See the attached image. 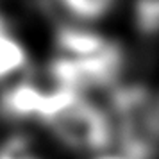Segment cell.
<instances>
[{"label": "cell", "instance_id": "1", "mask_svg": "<svg viewBox=\"0 0 159 159\" xmlns=\"http://www.w3.org/2000/svg\"><path fill=\"white\" fill-rule=\"evenodd\" d=\"M45 129L66 150L75 154H95L113 148L116 143V127L107 107L82 95L72 106L45 122Z\"/></svg>", "mask_w": 159, "mask_h": 159}, {"label": "cell", "instance_id": "2", "mask_svg": "<svg viewBox=\"0 0 159 159\" xmlns=\"http://www.w3.org/2000/svg\"><path fill=\"white\" fill-rule=\"evenodd\" d=\"M118 41L102 34L88 23L63 22L54 30L56 54L68 57H93L116 47Z\"/></svg>", "mask_w": 159, "mask_h": 159}, {"label": "cell", "instance_id": "3", "mask_svg": "<svg viewBox=\"0 0 159 159\" xmlns=\"http://www.w3.org/2000/svg\"><path fill=\"white\" fill-rule=\"evenodd\" d=\"M32 59L27 45L11 29L0 32V86L30 73Z\"/></svg>", "mask_w": 159, "mask_h": 159}, {"label": "cell", "instance_id": "4", "mask_svg": "<svg viewBox=\"0 0 159 159\" xmlns=\"http://www.w3.org/2000/svg\"><path fill=\"white\" fill-rule=\"evenodd\" d=\"M57 9H61L70 22L77 23H93L104 20L115 9L118 0H50Z\"/></svg>", "mask_w": 159, "mask_h": 159}, {"label": "cell", "instance_id": "5", "mask_svg": "<svg viewBox=\"0 0 159 159\" xmlns=\"http://www.w3.org/2000/svg\"><path fill=\"white\" fill-rule=\"evenodd\" d=\"M132 22L141 36L159 34V0H134Z\"/></svg>", "mask_w": 159, "mask_h": 159}, {"label": "cell", "instance_id": "6", "mask_svg": "<svg viewBox=\"0 0 159 159\" xmlns=\"http://www.w3.org/2000/svg\"><path fill=\"white\" fill-rule=\"evenodd\" d=\"M0 159H43L25 132H15L0 143Z\"/></svg>", "mask_w": 159, "mask_h": 159}, {"label": "cell", "instance_id": "7", "mask_svg": "<svg viewBox=\"0 0 159 159\" xmlns=\"http://www.w3.org/2000/svg\"><path fill=\"white\" fill-rule=\"evenodd\" d=\"M89 159H134V157H130V156H127L125 152L122 150H113V148H109V150H104L100 152V154H95V156H91Z\"/></svg>", "mask_w": 159, "mask_h": 159}, {"label": "cell", "instance_id": "8", "mask_svg": "<svg viewBox=\"0 0 159 159\" xmlns=\"http://www.w3.org/2000/svg\"><path fill=\"white\" fill-rule=\"evenodd\" d=\"M7 29H11V25H9V20H7V16L4 15L2 11H0V32L2 30H7Z\"/></svg>", "mask_w": 159, "mask_h": 159}, {"label": "cell", "instance_id": "9", "mask_svg": "<svg viewBox=\"0 0 159 159\" xmlns=\"http://www.w3.org/2000/svg\"><path fill=\"white\" fill-rule=\"evenodd\" d=\"M38 2H45V0H38ZM48 2H50V0H48Z\"/></svg>", "mask_w": 159, "mask_h": 159}, {"label": "cell", "instance_id": "10", "mask_svg": "<svg viewBox=\"0 0 159 159\" xmlns=\"http://www.w3.org/2000/svg\"><path fill=\"white\" fill-rule=\"evenodd\" d=\"M157 100H159V98H157Z\"/></svg>", "mask_w": 159, "mask_h": 159}]
</instances>
